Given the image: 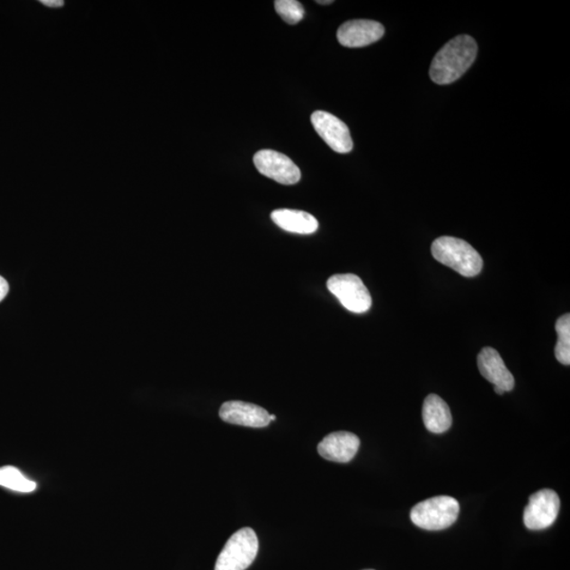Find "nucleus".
I'll return each instance as SVG.
<instances>
[{
  "mask_svg": "<svg viewBox=\"0 0 570 570\" xmlns=\"http://www.w3.org/2000/svg\"><path fill=\"white\" fill-rule=\"evenodd\" d=\"M477 44L469 35H459L436 54L430 67V77L435 84L454 83L465 75L476 58Z\"/></svg>",
  "mask_w": 570,
  "mask_h": 570,
  "instance_id": "obj_1",
  "label": "nucleus"
},
{
  "mask_svg": "<svg viewBox=\"0 0 570 570\" xmlns=\"http://www.w3.org/2000/svg\"><path fill=\"white\" fill-rule=\"evenodd\" d=\"M433 257L464 277H475L483 270L481 254L468 242L454 236H441L432 246Z\"/></svg>",
  "mask_w": 570,
  "mask_h": 570,
  "instance_id": "obj_2",
  "label": "nucleus"
},
{
  "mask_svg": "<svg viewBox=\"0 0 570 570\" xmlns=\"http://www.w3.org/2000/svg\"><path fill=\"white\" fill-rule=\"evenodd\" d=\"M459 504L452 496L441 495L418 503L411 511V521L430 531L447 530L459 518Z\"/></svg>",
  "mask_w": 570,
  "mask_h": 570,
  "instance_id": "obj_3",
  "label": "nucleus"
},
{
  "mask_svg": "<svg viewBox=\"0 0 570 570\" xmlns=\"http://www.w3.org/2000/svg\"><path fill=\"white\" fill-rule=\"evenodd\" d=\"M258 549L256 533L251 529L240 530L224 546L215 570H245L256 559Z\"/></svg>",
  "mask_w": 570,
  "mask_h": 570,
  "instance_id": "obj_4",
  "label": "nucleus"
},
{
  "mask_svg": "<svg viewBox=\"0 0 570 570\" xmlns=\"http://www.w3.org/2000/svg\"><path fill=\"white\" fill-rule=\"evenodd\" d=\"M326 287L350 312L362 314L372 307V297L359 276L334 275L327 281Z\"/></svg>",
  "mask_w": 570,
  "mask_h": 570,
  "instance_id": "obj_5",
  "label": "nucleus"
},
{
  "mask_svg": "<svg viewBox=\"0 0 570 570\" xmlns=\"http://www.w3.org/2000/svg\"><path fill=\"white\" fill-rule=\"evenodd\" d=\"M559 511V495L551 489L539 490L530 497L524 511V524L530 530L548 529L555 523Z\"/></svg>",
  "mask_w": 570,
  "mask_h": 570,
  "instance_id": "obj_6",
  "label": "nucleus"
},
{
  "mask_svg": "<svg viewBox=\"0 0 570 570\" xmlns=\"http://www.w3.org/2000/svg\"><path fill=\"white\" fill-rule=\"evenodd\" d=\"M254 166L261 174L283 185H294L301 179L298 166L278 151L264 149L254 156Z\"/></svg>",
  "mask_w": 570,
  "mask_h": 570,
  "instance_id": "obj_7",
  "label": "nucleus"
},
{
  "mask_svg": "<svg viewBox=\"0 0 570 570\" xmlns=\"http://www.w3.org/2000/svg\"><path fill=\"white\" fill-rule=\"evenodd\" d=\"M311 120L315 130L336 153L348 154L353 149V139L348 126L335 115L325 111H315Z\"/></svg>",
  "mask_w": 570,
  "mask_h": 570,
  "instance_id": "obj_8",
  "label": "nucleus"
},
{
  "mask_svg": "<svg viewBox=\"0 0 570 570\" xmlns=\"http://www.w3.org/2000/svg\"><path fill=\"white\" fill-rule=\"evenodd\" d=\"M385 34L381 23L368 20H356L344 22L337 31V39L347 48L366 47L379 41Z\"/></svg>",
  "mask_w": 570,
  "mask_h": 570,
  "instance_id": "obj_9",
  "label": "nucleus"
},
{
  "mask_svg": "<svg viewBox=\"0 0 570 570\" xmlns=\"http://www.w3.org/2000/svg\"><path fill=\"white\" fill-rule=\"evenodd\" d=\"M219 414L222 421L245 427L264 428L271 423L268 411L257 405L238 402V400L224 403Z\"/></svg>",
  "mask_w": 570,
  "mask_h": 570,
  "instance_id": "obj_10",
  "label": "nucleus"
},
{
  "mask_svg": "<svg viewBox=\"0 0 570 570\" xmlns=\"http://www.w3.org/2000/svg\"><path fill=\"white\" fill-rule=\"evenodd\" d=\"M360 446L359 436L339 432L325 436L318 445V452L321 457L331 462L349 463L355 458Z\"/></svg>",
  "mask_w": 570,
  "mask_h": 570,
  "instance_id": "obj_11",
  "label": "nucleus"
},
{
  "mask_svg": "<svg viewBox=\"0 0 570 570\" xmlns=\"http://www.w3.org/2000/svg\"><path fill=\"white\" fill-rule=\"evenodd\" d=\"M477 366L480 373L504 392L512 391L514 387L513 375L505 366L499 352L493 348H484L477 356Z\"/></svg>",
  "mask_w": 570,
  "mask_h": 570,
  "instance_id": "obj_12",
  "label": "nucleus"
},
{
  "mask_svg": "<svg viewBox=\"0 0 570 570\" xmlns=\"http://www.w3.org/2000/svg\"><path fill=\"white\" fill-rule=\"evenodd\" d=\"M423 421L428 432L440 434L448 432L452 424L450 408L445 400L430 394L423 405Z\"/></svg>",
  "mask_w": 570,
  "mask_h": 570,
  "instance_id": "obj_13",
  "label": "nucleus"
},
{
  "mask_svg": "<svg viewBox=\"0 0 570 570\" xmlns=\"http://www.w3.org/2000/svg\"><path fill=\"white\" fill-rule=\"evenodd\" d=\"M272 222L285 232L310 235L318 229L316 218L306 211L295 209H277L272 212Z\"/></svg>",
  "mask_w": 570,
  "mask_h": 570,
  "instance_id": "obj_14",
  "label": "nucleus"
},
{
  "mask_svg": "<svg viewBox=\"0 0 570 570\" xmlns=\"http://www.w3.org/2000/svg\"><path fill=\"white\" fill-rule=\"evenodd\" d=\"M0 486L21 494H30L33 493L38 485L23 476L15 467L5 466L0 468Z\"/></svg>",
  "mask_w": 570,
  "mask_h": 570,
  "instance_id": "obj_15",
  "label": "nucleus"
},
{
  "mask_svg": "<svg viewBox=\"0 0 570 570\" xmlns=\"http://www.w3.org/2000/svg\"><path fill=\"white\" fill-rule=\"evenodd\" d=\"M557 343L556 344L555 355L557 361L562 365H570V315H563L556 323Z\"/></svg>",
  "mask_w": 570,
  "mask_h": 570,
  "instance_id": "obj_16",
  "label": "nucleus"
},
{
  "mask_svg": "<svg viewBox=\"0 0 570 570\" xmlns=\"http://www.w3.org/2000/svg\"><path fill=\"white\" fill-rule=\"evenodd\" d=\"M275 9L282 20L289 25H296L305 17V9L297 0H277Z\"/></svg>",
  "mask_w": 570,
  "mask_h": 570,
  "instance_id": "obj_17",
  "label": "nucleus"
},
{
  "mask_svg": "<svg viewBox=\"0 0 570 570\" xmlns=\"http://www.w3.org/2000/svg\"><path fill=\"white\" fill-rule=\"evenodd\" d=\"M9 293V284L4 278L0 276V302H2Z\"/></svg>",
  "mask_w": 570,
  "mask_h": 570,
  "instance_id": "obj_18",
  "label": "nucleus"
},
{
  "mask_svg": "<svg viewBox=\"0 0 570 570\" xmlns=\"http://www.w3.org/2000/svg\"><path fill=\"white\" fill-rule=\"evenodd\" d=\"M40 4L51 8L63 7V5L65 4L63 0H41Z\"/></svg>",
  "mask_w": 570,
  "mask_h": 570,
  "instance_id": "obj_19",
  "label": "nucleus"
},
{
  "mask_svg": "<svg viewBox=\"0 0 570 570\" xmlns=\"http://www.w3.org/2000/svg\"><path fill=\"white\" fill-rule=\"evenodd\" d=\"M494 391H495L497 394H500V396H503V394H504V393H505V392H504V391H503V390L501 389V387H494Z\"/></svg>",
  "mask_w": 570,
  "mask_h": 570,
  "instance_id": "obj_20",
  "label": "nucleus"
},
{
  "mask_svg": "<svg viewBox=\"0 0 570 570\" xmlns=\"http://www.w3.org/2000/svg\"><path fill=\"white\" fill-rule=\"evenodd\" d=\"M319 4H333L332 0H325V2H321V0H318V2H316Z\"/></svg>",
  "mask_w": 570,
  "mask_h": 570,
  "instance_id": "obj_21",
  "label": "nucleus"
},
{
  "mask_svg": "<svg viewBox=\"0 0 570 570\" xmlns=\"http://www.w3.org/2000/svg\"><path fill=\"white\" fill-rule=\"evenodd\" d=\"M270 420H271V422L275 421L276 420V416L270 414Z\"/></svg>",
  "mask_w": 570,
  "mask_h": 570,
  "instance_id": "obj_22",
  "label": "nucleus"
},
{
  "mask_svg": "<svg viewBox=\"0 0 570 570\" xmlns=\"http://www.w3.org/2000/svg\"><path fill=\"white\" fill-rule=\"evenodd\" d=\"M368 570H372V569H368Z\"/></svg>",
  "mask_w": 570,
  "mask_h": 570,
  "instance_id": "obj_23",
  "label": "nucleus"
}]
</instances>
